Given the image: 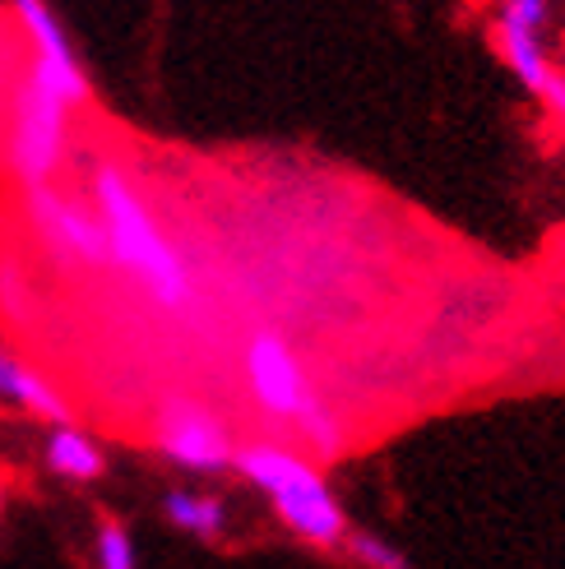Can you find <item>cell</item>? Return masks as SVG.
I'll return each instance as SVG.
<instances>
[{"label": "cell", "instance_id": "obj_1", "mask_svg": "<svg viewBox=\"0 0 565 569\" xmlns=\"http://www.w3.org/2000/svg\"><path fill=\"white\" fill-rule=\"evenodd\" d=\"M93 194L102 209V232H107V254L126 273H135L153 292L158 306L177 310L190 301V273L181 264L177 246L162 237V227L145 209V199L135 194V186L117 172V167H98Z\"/></svg>", "mask_w": 565, "mask_h": 569}, {"label": "cell", "instance_id": "obj_2", "mask_svg": "<svg viewBox=\"0 0 565 569\" xmlns=\"http://www.w3.org/2000/svg\"><path fill=\"white\" fill-rule=\"evenodd\" d=\"M237 468L278 505L282 523L297 537H306L316 547H334L344 537V509L329 496L325 477L310 463H301L297 453L274 449V445H250L237 453Z\"/></svg>", "mask_w": 565, "mask_h": 569}, {"label": "cell", "instance_id": "obj_3", "mask_svg": "<svg viewBox=\"0 0 565 569\" xmlns=\"http://www.w3.org/2000/svg\"><path fill=\"white\" fill-rule=\"evenodd\" d=\"M66 117L70 102L51 93L42 79L28 74L10 107V139H6V162L19 177V186H47L56 167L66 162Z\"/></svg>", "mask_w": 565, "mask_h": 569}, {"label": "cell", "instance_id": "obj_4", "mask_svg": "<svg viewBox=\"0 0 565 569\" xmlns=\"http://www.w3.org/2000/svg\"><path fill=\"white\" fill-rule=\"evenodd\" d=\"M28 213H33L38 237L61 254V260L75 264H107V232H102V218L83 213L75 199L56 194L51 186H28Z\"/></svg>", "mask_w": 565, "mask_h": 569}, {"label": "cell", "instance_id": "obj_5", "mask_svg": "<svg viewBox=\"0 0 565 569\" xmlns=\"http://www.w3.org/2000/svg\"><path fill=\"white\" fill-rule=\"evenodd\" d=\"M158 445L167 459H177L181 468L195 472H214L232 463L228 426L200 403H167L158 417Z\"/></svg>", "mask_w": 565, "mask_h": 569}, {"label": "cell", "instance_id": "obj_6", "mask_svg": "<svg viewBox=\"0 0 565 569\" xmlns=\"http://www.w3.org/2000/svg\"><path fill=\"white\" fill-rule=\"evenodd\" d=\"M28 42H33V79H42L51 93H61L70 107H79L83 98H89V79H83L75 51L61 33V23H56V14L42 6V0H10Z\"/></svg>", "mask_w": 565, "mask_h": 569}, {"label": "cell", "instance_id": "obj_7", "mask_svg": "<svg viewBox=\"0 0 565 569\" xmlns=\"http://www.w3.org/2000/svg\"><path fill=\"white\" fill-rule=\"evenodd\" d=\"M246 380L256 403L278 417V421H293L297 408L306 403V376H301V361L293 357V348L282 343L278 333H256L246 348Z\"/></svg>", "mask_w": 565, "mask_h": 569}, {"label": "cell", "instance_id": "obj_8", "mask_svg": "<svg viewBox=\"0 0 565 569\" xmlns=\"http://www.w3.org/2000/svg\"><path fill=\"white\" fill-rule=\"evenodd\" d=\"M0 398H10V403L28 408V412H38V417H56V421H66V403H61V393H56L42 376H33L23 361H14L6 348H0Z\"/></svg>", "mask_w": 565, "mask_h": 569}, {"label": "cell", "instance_id": "obj_9", "mask_svg": "<svg viewBox=\"0 0 565 569\" xmlns=\"http://www.w3.org/2000/svg\"><path fill=\"white\" fill-rule=\"evenodd\" d=\"M500 51L505 61L515 66V74L528 83L533 93L547 89L552 66L543 61V47H538V28H519V23H500Z\"/></svg>", "mask_w": 565, "mask_h": 569}, {"label": "cell", "instance_id": "obj_10", "mask_svg": "<svg viewBox=\"0 0 565 569\" xmlns=\"http://www.w3.org/2000/svg\"><path fill=\"white\" fill-rule=\"evenodd\" d=\"M47 463L61 472V477H75V481H89V477H98L102 472V453H98V445L89 440V436H79V431H56L51 436V445H47Z\"/></svg>", "mask_w": 565, "mask_h": 569}, {"label": "cell", "instance_id": "obj_11", "mask_svg": "<svg viewBox=\"0 0 565 569\" xmlns=\"http://www.w3.org/2000/svg\"><path fill=\"white\" fill-rule=\"evenodd\" d=\"M167 519L186 532H200V537H214L222 528V505L218 500H205V496H167Z\"/></svg>", "mask_w": 565, "mask_h": 569}, {"label": "cell", "instance_id": "obj_12", "mask_svg": "<svg viewBox=\"0 0 565 569\" xmlns=\"http://www.w3.org/2000/svg\"><path fill=\"white\" fill-rule=\"evenodd\" d=\"M293 421H297V431H301L310 445H316L320 453H334V449H338V421H334V417H329V412H325L310 393H306V403L297 408V417H293Z\"/></svg>", "mask_w": 565, "mask_h": 569}, {"label": "cell", "instance_id": "obj_13", "mask_svg": "<svg viewBox=\"0 0 565 569\" xmlns=\"http://www.w3.org/2000/svg\"><path fill=\"white\" fill-rule=\"evenodd\" d=\"M98 565H102V569H130V565H135V547H130L126 528L107 523V528L98 532Z\"/></svg>", "mask_w": 565, "mask_h": 569}, {"label": "cell", "instance_id": "obj_14", "mask_svg": "<svg viewBox=\"0 0 565 569\" xmlns=\"http://www.w3.org/2000/svg\"><path fill=\"white\" fill-rule=\"evenodd\" d=\"M353 556L361 560V565H385V569H399L404 565V556L394 551V547H385V542H376V537H353Z\"/></svg>", "mask_w": 565, "mask_h": 569}, {"label": "cell", "instance_id": "obj_15", "mask_svg": "<svg viewBox=\"0 0 565 569\" xmlns=\"http://www.w3.org/2000/svg\"><path fill=\"white\" fill-rule=\"evenodd\" d=\"M543 98H547V107H552V117L561 121V130H565V79H547V89H543Z\"/></svg>", "mask_w": 565, "mask_h": 569}, {"label": "cell", "instance_id": "obj_16", "mask_svg": "<svg viewBox=\"0 0 565 569\" xmlns=\"http://www.w3.org/2000/svg\"><path fill=\"white\" fill-rule=\"evenodd\" d=\"M0 505H6V487H0Z\"/></svg>", "mask_w": 565, "mask_h": 569}]
</instances>
